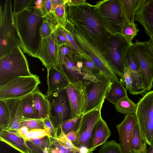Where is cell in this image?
Wrapping results in <instances>:
<instances>
[{"label":"cell","instance_id":"obj_31","mask_svg":"<svg viewBox=\"0 0 153 153\" xmlns=\"http://www.w3.org/2000/svg\"><path fill=\"white\" fill-rule=\"evenodd\" d=\"M68 0H64L61 4L57 6L53 10L54 14L59 25L65 27L67 22L66 4Z\"/></svg>","mask_w":153,"mask_h":153},{"label":"cell","instance_id":"obj_38","mask_svg":"<svg viewBox=\"0 0 153 153\" xmlns=\"http://www.w3.org/2000/svg\"><path fill=\"white\" fill-rule=\"evenodd\" d=\"M137 25L135 23L128 24L125 26L121 33L131 44H133L132 39L139 31Z\"/></svg>","mask_w":153,"mask_h":153},{"label":"cell","instance_id":"obj_23","mask_svg":"<svg viewBox=\"0 0 153 153\" xmlns=\"http://www.w3.org/2000/svg\"><path fill=\"white\" fill-rule=\"evenodd\" d=\"M73 57L76 66L85 74L95 77L102 73L92 60L86 59L75 53Z\"/></svg>","mask_w":153,"mask_h":153},{"label":"cell","instance_id":"obj_34","mask_svg":"<svg viewBox=\"0 0 153 153\" xmlns=\"http://www.w3.org/2000/svg\"><path fill=\"white\" fill-rule=\"evenodd\" d=\"M21 137L18 131L7 129L0 131V140L10 146L17 141Z\"/></svg>","mask_w":153,"mask_h":153},{"label":"cell","instance_id":"obj_27","mask_svg":"<svg viewBox=\"0 0 153 153\" xmlns=\"http://www.w3.org/2000/svg\"><path fill=\"white\" fill-rule=\"evenodd\" d=\"M127 91L120 81L115 82L112 84L105 99L114 105L120 100L128 96Z\"/></svg>","mask_w":153,"mask_h":153},{"label":"cell","instance_id":"obj_10","mask_svg":"<svg viewBox=\"0 0 153 153\" xmlns=\"http://www.w3.org/2000/svg\"><path fill=\"white\" fill-rule=\"evenodd\" d=\"M113 83L101 73L96 76L95 79L87 84L85 113L102 106Z\"/></svg>","mask_w":153,"mask_h":153},{"label":"cell","instance_id":"obj_49","mask_svg":"<svg viewBox=\"0 0 153 153\" xmlns=\"http://www.w3.org/2000/svg\"><path fill=\"white\" fill-rule=\"evenodd\" d=\"M66 135L68 139L73 143L77 139V130L69 132Z\"/></svg>","mask_w":153,"mask_h":153},{"label":"cell","instance_id":"obj_14","mask_svg":"<svg viewBox=\"0 0 153 153\" xmlns=\"http://www.w3.org/2000/svg\"><path fill=\"white\" fill-rule=\"evenodd\" d=\"M88 82L79 80L74 83H70L65 88L71 110V118L85 112L86 86Z\"/></svg>","mask_w":153,"mask_h":153},{"label":"cell","instance_id":"obj_43","mask_svg":"<svg viewBox=\"0 0 153 153\" xmlns=\"http://www.w3.org/2000/svg\"><path fill=\"white\" fill-rule=\"evenodd\" d=\"M10 146L21 153H31L26 145L25 140L22 137Z\"/></svg>","mask_w":153,"mask_h":153},{"label":"cell","instance_id":"obj_47","mask_svg":"<svg viewBox=\"0 0 153 153\" xmlns=\"http://www.w3.org/2000/svg\"><path fill=\"white\" fill-rule=\"evenodd\" d=\"M134 14L146 3L147 0H132Z\"/></svg>","mask_w":153,"mask_h":153},{"label":"cell","instance_id":"obj_2","mask_svg":"<svg viewBox=\"0 0 153 153\" xmlns=\"http://www.w3.org/2000/svg\"><path fill=\"white\" fill-rule=\"evenodd\" d=\"M42 4L36 5L35 0L22 11L13 14L19 39V45L24 53L36 58L42 38L40 29L45 20Z\"/></svg>","mask_w":153,"mask_h":153},{"label":"cell","instance_id":"obj_54","mask_svg":"<svg viewBox=\"0 0 153 153\" xmlns=\"http://www.w3.org/2000/svg\"><path fill=\"white\" fill-rule=\"evenodd\" d=\"M130 153H133V152H130Z\"/></svg>","mask_w":153,"mask_h":153},{"label":"cell","instance_id":"obj_42","mask_svg":"<svg viewBox=\"0 0 153 153\" xmlns=\"http://www.w3.org/2000/svg\"><path fill=\"white\" fill-rule=\"evenodd\" d=\"M33 0H15L13 4V14L18 13L30 5Z\"/></svg>","mask_w":153,"mask_h":153},{"label":"cell","instance_id":"obj_28","mask_svg":"<svg viewBox=\"0 0 153 153\" xmlns=\"http://www.w3.org/2000/svg\"><path fill=\"white\" fill-rule=\"evenodd\" d=\"M114 105L117 112L126 115L135 114L137 108V104H135L128 96L122 98Z\"/></svg>","mask_w":153,"mask_h":153},{"label":"cell","instance_id":"obj_3","mask_svg":"<svg viewBox=\"0 0 153 153\" xmlns=\"http://www.w3.org/2000/svg\"><path fill=\"white\" fill-rule=\"evenodd\" d=\"M72 33L81 50L89 55L101 73L113 83L120 82L121 76L112 65L105 53L92 41L88 39L70 22L65 27Z\"/></svg>","mask_w":153,"mask_h":153},{"label":"cell","instance_id":"obj_6","mask_svg":"<svg viewBox=\"0 0 153 153\" xmlns=\"http://www.w3.org/2000/svg\"><path fill=\"white\" fill-rule=\"evenodd\" d=\"M95 5L104 25L111 34L121 33L125 26L129 24L122 11L120 0L100 1Z\"/></svg>","mask_w":153,"mask_h":153},{"label":"cell","instance_id":"obj_45","mask_svg":"<svg viewBox=\"0 0 153 153\" xmlns=\"http://www.w3.org/2000/svg\"><path fill=\"white\" fill-rule=\"evenodd\" d=\"M23 118L18 116L12 117L11 123L7 129L13 130L18 131L21 128V122Z\"/></svg>","mask_w":153,"mask_h":153},{"label":"cell","instance_id":"obj_7","mask_svg":"<svg viewBox=\"0 0 153 153\" xmlns=\"http://www.w3.org/2000/svg\"><path fill=\"white\" fill-rule=\"evenodd\" d=\"M132 47L144 88L146 91H150L153 86V52L147 41L136 40Z\"/></svg>","mask_w":153,"mask_h":153},{"label":"cell","instance_id":"obj_25","mask_svg":"<svg viewBox=\"0 0 153 153\" xmlns=\"http://www.w3.org/2000/svg\"><path fill=\"white\" fill-rule=\"evenodd\" d=\"M35 107L39 113L42 120L49 116L50 102L48 99L37 87L32 93Z\"/></svg>","mask_w":153,"mask_h":153},{"label":"cell","instance_id":"obj_35","mask_svg":"<svg viewBox=\"0 0 153 153\" xmlns=\"http://www.w3.org/2000/svg\"><path fill=\"white\" fill-rule=\"evenodd\" d=\"M44 17L45 20L40 29L42 39L45 38L51 35L57 29L59 25L48 18L45 16Z\"/></svg>","mask_w":153,"mask_h":153},{"label":"cell","instance_id":"obj_40","mask_svg":"<svg viewBox=\"0 0 153 153\" xmlns=\"http://www.w3.org/2000/svg\"><path fill=\"white\" fill-rule=\"evenodd\" d=\"M52 142L51 148V153H77L71 151L60 145L56 139L51 138ZM89 153H93L91 152Z\"/></svg>","mask_w":153,"mask_h":153},{"label":"cell","instance_id":"obj_1","mask_svg":"<svg viewBox=\"0 0 153 153\" xmlns=\"http://www.w3.org/2000/svg\"><path fill=\"white\" fill-rule=\"evenodd\" d=\"M67 20L105 53L111 34L104 25L96 5L86 3L77 5L66 4Z\"/></svg>","mask_w":153,"mask_h":153},{"label":"cell","instance_id":"obj_52","mask_svg":"<svg viewBox=\"0 0 153 153\" xmlns=\"http://www.w3.org/2000/svg\"><path fill=\"white\" fill-rule=\"evenodd\" d=\"M147 42L153 52V36H150L149 39Z\"/></svg>","mask_w":153,"mask_h":153},{"label":"cell","instance_id":"obj_15","mask_svg":"<svg viewBox=\"0 0 153 153\" xmlns=\"http://www.w3.org/2000/svg\"><path fill=\"white\" fill-rule=\"evenodd\" d=\"M57 28L51 35L42 39L37 54L36 58L47 69L51 67L56 68L58 64L59 46L57 39Z\"/></svg>","mask_w":153,"mask_h":153},{"label":"cell","instance_id":"obj_8","mask_svg":"<svg viewBox=\"0 0 153 153\" xmlns=\"http://www.w3.org/2000/svg\"><path fill=\"white\" fill-rule=\"evenodd\" d=\"M41 83L39 76H20L0 86V100L20 98L33 93Z\"/></svg>","mask_w":153,"mask_h":153},{"label":"cell","instance_id":"obj_5","mask_svg":"<svg viewBox=\"0 0 153 153\" xmlns=\"http://www.w3.org/2000/svg\"><path fill=\"white\" fill-rule=\"evenodd\" d=\"M19 43L11 1L6 0L3 10L0 5V57L10 53Z\"/></svg>","mask_w":153,"mask_h":153},{"label":"cell","instance_id":"obj_11","mask_svg":"<svg viewBox=\"0 0 153 153\" xmlns=\"http://www.w3.org/2000/svg\"><path fill=\"white\" fill-rule=\"evenodd\" d=\"M132 45L121 33L111 34L110 38L105 54L121 77L123 76L125 69V56Z\"/></svg>","mask_w":153,"mask_h":153},{"label":"cell","instance_id":"obj_20","mask_svg":"<svg viewBox=\"0 0 153 153\" xmlns=\"http://www.w3.org/2000/svg\"><path fill=\"white\" fill-rule=\"evenodd\" d=\"M47 70L48 88L45 96L48 98L54 92L65 89L70 82L64 75L56 68L51 67Z\"/></svg>","mask_w":153,"mask_h":153},{"label":"cell","instance_id":"obj_44","mask_svg":"<svg viewBox=\"0 0 153 153\" xmlns=\"http://www.w3.org/2000/svg\"><path fill=\"white\" fill-rule=\"evenodd\" d=\"M45 127L51 137L53 138L56 139L57 138L58 130L51 123L49 116L43 119Z\"/></svg>","mask_w":153,"mask_h":153},{"label":"cell","instance_id":"obj_46","mask_svg":"<svg viewBox=\"0 0 153 153\" xmlns=\"http://www.w3.org/2000/svg\"><path fill=\"white\" fill-rule=\"evenodd\" d=\"M73 53L72 48L68 45L64 44L59 46V60L62 59L66 55Z\"/></svg>","mask_w":153,"mask_h":153},{"label":"cell","instance_id":"obj_36","mask_svg":"<svg viewBox=\"0 0 153 153\" xmlns=\"http://www.w3.org/2000/svg\"><path fill=\"white\" fill-rule=\"evenodd\" d=\"M99 153H123L120 144L113 140L105 142L100 148Z\"/></svg>","mask_w":153,"mask_h":153},{"label":"cell","instance_id":"obj_50","mask_svg":"<svg viewBox=\"0 0 153 153\" xmlns=\"http://www.w3.org/2000/svg\"><path fill=\"white\" fill-rule=\"evenodd\" d=\"M29 129L25 126H22L18 131L19 135L23 138L25 139V137L28 132Z\"/></svg>","mask_w":153,"mask_h":153},{"label":"cell","instance_id":"obj_33","mask_svg":"<svg viewBox=\"0 0 153 153\" xmlns=\"http://www.w3.org/2000/svg\"><path fill=\"white\" fill-rule=\"evenodd\" d=\"M83 114L63 122L61 124L60 128L66 135L69 132L77 130Z\"/></svg>","mask_w":153,"mask_h":153},{"label":"cell","instance_id":"obj_30","mask_svg":"<svg viewBox=\"0 0 153 153\" xmlns=\"http://www.w3.org/2000/svg\"><path fill=\"white\" fill-rule=\"evenodd\" d=\"M12 117L9 106L6 100H0V131L7 129Z\"/></svg>","mask_w":153,"mask_h":153},{"label":"cell","instance_id":"obj_32","mask_svg":"<svg viewBox=\"0 0 153 153\" xmlns=\"http://www.w3.org/2000/svg\"><path fill=\"white\" fill-rule=\"evenodd\" d=\"M122 12L129 24H134V12L132 0H120Z\"/></svg>","mask_w":153,"mask_h":153},{"label":"cell","instance_id":"obj_21","mask_svg":"<svg viewBox=\"0 0 153 153\" xmlns=\"http://www.w3.org/2000/svg\"><path fill=\"white\" fill-rule=\"evenodd\" d=\"M134 20L143 27L147 36H153V0H147L146 4L134 14Z\"/></svg>","mask_w":153,"mask_h":153},{"label":"cell","instance_id":"obj_13","mask_svg":"<svg viewBox=\"0 0 153 153\" xmlns=\"http://www.w3.org/2000/svg\"><path fill=\"white\" fill-rule=\"evenodd\" d=\"M102 106L85 113L83 115L77 130V139L73 143L79 148H85L89 151L92 147L91 135L93 128L102 117Z\"/></svg>","mask_w":153,"mask_h":153},{"label":"cell","instance_id":"obj_48","mask_svg":"<svg viewBox=\"0 0 153 153\" xmlns=\"http://www.w3.org/2000/svg\"><path fill=\"white\" fill-rule=\"evenodd\" d=\"M57 39L59 46L64 44L68 45L67 40L65 36L58 29V28H57Z\"/></svg>","mask_w":153,"mask_h":153},{"label":"cell","instance_id":"obj_9","mask_svg":"<svg viewBox=\"0 0 153 153\" xmlns=\"http://www.w3.org/2000/svg\"><path fill=\"white\" fill-rule=\"evenodd\" d=\"M137 105L135 114L142 134L150 146L153 139V91L146 93Z\"/></svg>","mask_w":153,"mask_h":153},{"label":"cell","instance_id":"obj_51","mask_svg":"<svg viewBox=\"0 0 153 153\" xmlns=\"http://www.w3.org/2000/svg\"><path fill=\"white\" fill-rule=\"evenodd\" d=\"M86 2L85 0H68L67 4L70 5H77L84 4Z\"/></svg>","mask_w":153,"mask_h":153},{"label":"cell","instance_id":"obj_24","mask_svg":"<svg viewBox=\"0 0 153 153\" xmlns=\"http://www.w3.org/2000/svg\"><path fill=\"white\" fill-rule=\"evenodd\" d=\"M51 138L46 136L40 139L26 140L25 142L31 153H51Z\"/></svg>","mask_w":153,"mask_h":153},{"label":"cell","instance_id":"obj_29","mask_svg":"<svg viewBox=\"0 0 153 153\" xmlns=\"http://www.w3.org/2000/svg\"><path fill=\"white\" fill-rule=\"evenodd\" d=\"M58 29L66 37L68 45L72 48L73 53L79 55L84 58L92 60L91 58L85 53L79 47L75 41L71 33L65 27L58 25Z\"/></svg>","mask_w":153,"mask_h":153},{"label":"cell","instance_id":"obj_26","mask_svg":"<svg viewBox=\"0 0 153 153\" xmlns=\"http://www.w3.org/2000/svg\"><path fill=\"white\" fill-rule=\"evenodd\" d=\"M147 144L137 123L134 129L131 152L134 153H146Z\"/></svg>","mask_w":153,"mask_h":153},{"label":"cell","instance_id":"obj_17","mask_svg":"<svg viewBox=\"0 0 153 153\" xmlns=\"http://www.w3.org/2000/svg\"><path fill=\"white\" fill-rule=\"evenodd\" d=\"M73 53L68 54L63 59L59 60L56 68L66 76L70 83H74L79 80L89 82L95 79L93 77L84 74L76 65L73 57Z\"/></svg>","mask_w":153,"mask_h":153},{"label":"cell","instance_id":"obj_22","mask_svg":"<svg viewBox=\"0 0 153 153\" xmlns=\"http://www.w3.org/2000/svg\"><path fill=\"white\" fill-rule=\"evenodd\" d=\"M111 134L107 123L101 117L92 130L91 135L92 147L89 152H93L98 146L104 144Z\"/></svg>","mask_w":153,"mask_h":153},{"label":"cell","instance_id":"obj_39","mask_svg":"<svg viewBox=\"0 0 153 153\" xmlns=\"http://www.w3.org/2000/svg\"><path fill=\"white\" fill-rule=\"evenodd\" d=\"M46 136L52 137L46 128L44 129H33L29 130L26 135L25 139V140L38 139Z\"/></svg>","mask_w":153,"mask_h":153},{"label":"cell","instance_id":"obj_53","mask_svg":"<svg viewBox=\"0 0 153 153\" xmlns=\"http://www.w3.org/2000/svg\"><path fill=\"white\" fill-rule=\"evenodd\" d=\"M146 153H153V139L152 141L151 145L149 146V149H147Z\"/></svg>","mask_w":153,"mask_h":153},{"label":"cell","instance_id":"obj_19","mask_svg":"<svg viewBox=\"0 0 153 153\" xmlns=\"http://www.w3.org/2000/svg\"><path fill=\"white\" fill-rule=\"evenodd\" d=\"M132 45L128 50L125 56L124 63L125 67L129 71L132 81V90L131 94L134 95L143 94L146 91L143 87L141 74Z\"/></svg>","mask_w":153,"mask_h":153},{"label":"cell","instance_id":"obj_37","mask_svg":"<svg viewBox=\"0 0 153 153\" xmlns=\"http://www.w3.org/2000/svg\"><path fill=\"white\" fill-rule=\"evenodd\" d=\"M21 127L25 126L29 130L42 129L46 128L43 120L28 119L23 118L21 122Z\"/></svg>","mask_w":153,"mask_h":153},{"label":"cell","instance_id":"obj_16","mask_svg":"<svg viewBox=\"0 0 153 153\" xmlns=\"http://www.w3.org/2000/svg\"><path fill=\"white\" fill-rule=\"evenodd\" d=\"M7 102L16 115L25 118L42 119L35 107L32 93L21 98L7 100Z\"/></svg>","mask_w":153,"mask_h":153},{"label":"cell","instance_id":"obj_41","mask_svg":"<svg viewBox=\"0 0 153 153\" xmlns=\"http://www.w3.org/2000/svg\"><path fill=\"white\" fill-rule=\"evenodd\" d=\"M120 81L126 90L131 94L132 90V81L129 71L126 67L123 76L120 78Z\"/></svg>","mask_w":153,"mask_h":153},{"label":"cell","instance_id":"obj_4","mask_svg":"<svg viewBox=\"0 0 153 153\" xmlns=\"http://www.w3.org/2000/svg\"><path fill=\"white\" fill-rule=\"evenodd\" d=\"M32 74L27 60L19 45L0 57V86L18 77Z\"/></svg>","mask_w":153,"mask_h":153},{"label":"cell","instance_id":"obj_12","mask_svg":"<svg viewBox=\"0 0 153 153\" xmlns=\"http://www.w3.org/2000/svg\"><path fill=\"white\" fill-rule=\"evenodd\" d=\"M50 102L49 116L58 130L64 121L71 118V110L65 89L54 92L48 98Z\"/></svg>","mask_w":153,"mask_h":153},{"label":"cell","instance_id":"obj_18","mask_svg":"<svg viewBox=\"0 0 153 153\" xmlns=\"http://www.w3.org/2000/svg\"><path fill=\"white\" fill-rule=\"evenodd\" d=\"M137 120L134 114L126 115L123 120L116 126L123 153H130L131 144L135 125Z\"/></svg>","mask_w":153,"mask_h":153}]
</instances>
